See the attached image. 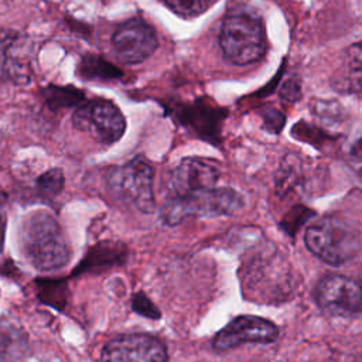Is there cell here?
<instances>
[{
  "instance_id": "5bb4252c",
  "label": "cell",
  "mask_w": 362,
  "mask_h": 362,
  "mask_svg": "<svg viewBox=\"0 0 362 362\" xmlns=\"http://www.w3.org/2000/svg\"><path fill=\"white\" fill-rule=\"evenodd\" d=\"M123 256V250L120 246L109 242L99 243L98 246L92 247L89 253L85 256L83 262L75 270V273H85V272H96L103 270L115 263L119 262V257Z\"/></svg>"
},
{
  "instance_id": "52a82bcc",
  "label": "cell",
  "mask_w": 362,
  "mask_h": 362,
  "mask_svg": "<svg viewBox=\"0 0 362 362\" xmlns=\"http://www.w3.org/2000/svg\"><path fill=\"white\" fill-rule=\"evenodd\" d=\"M219 170L208 160L184 158L170 174L164 199H182L216 187Z\"/></svg>"
},
{
  "instance_id": "3957f363",
  "label": "cell",
  "mask_w": 362,
  "mask_h": 362,
  "mask_svg": "<svg viewBox=\"0 0 362 362\" xmlns=\"http://www.w3.org/2000/svg\"><path fill=\"white\" fill-rule=\"evenodd\" d=\"M304 242L314 256L332 266L348 262L361 247L356 230L345 221L334 216H325L311 223L305 229Z\"/></svg>"
},
{
  "instance_id": "9c48e42d",
  "label": "cell",
  "mask_w": 362,
  "mask_h": 362,
  "mask_svg": "<svg viewBox=\"0 0 362 362\" xmlns=\"http://www.w3.org/2000/svg\"><path fill=\"white\" fill-rule=\"evenodd\" d=\"M277 337L279 329L269 320L256 315H240L233 318L214 337L212 346L218 352H225L247 342L270 344Z\"/></svg>"
},
{
  "instance_id": "5b68a950",
  "label": "cell",
  "mask_w": 362,
  "mask_h": 362,
  "mask_svg": "<svg viewBox=\"0 0 362 362\" xmlns=\"http://www.w3.org/2000/svg\"><path fill=\"white\" fill-rule=\"evenodd\" d=\"M107 185L112 194L124 204L144 214L153 212V168L143 158H133L113 168L107 175Z\"/></svg>"
},
{
  "instance_id": "ac0fdd59",
  "label": "cell",
  "mask_w": 362,
  "mask_h": 362,
  "mask_svg": "<svg viewBox=\"0 0 362 362\" xmlns=\"http://www.w3.org/2000/svg\"><path fill=\"white\" fill-rule=\"evenodd\" d=\"M37 184H38V189L45 197H55L64 188V174L59 168H52V170L44 173L38 178Z\"/></svg>"
},
{
  "instance_id": "4fadbf2b",
  "label": "cell",
  "mask_w": 362,
  "mask_h": 362,
  "mask_svg": "<svg viewBox=\"0 0 362 362\" xmlns=\"http://www.w3.org/2000/svg\"><path fill=\"white\" fill-rule=\"evenodd\" d=\"M337 85L345 92L362 93V42L352 44L345 49Z\"/></svg>"
},
{
  "instance_id": "44dd1931",
  "label": "cell",
  "mask_w": 362,
  "mask_h": 362,
  "mask_svg": "<svg viewBox=\"0 0 362 362\" xmlns=\"http://www.w3.org/2000/svg\"><path fill=\"white\" fill-rule=\"evenodd\" d=\"M4 226H6V218H4V212L0 208V249L3 246V239H4Z\"/></svg>"
},
{
  "instance_id": "e0dca14e",
  "label": "cell",
  "mask_w": 362,
  "mask_h": 362,
  "mask_svg": "<svg viewBox=\"0 0 362 362\" xmlns=\"http://www.w3.org/2000/svg\"><path fill=\"white\" fill-rule=\"evenodd\" d=\"M44 95L47 98V102L52 107H61V106H69L76 102H81L82 93L74 88H49L44 89Z\"/></svg>"
},
{
  "instance_id": "7402d4cb",
  "label": "cell",
  "mask_w": 362,
  "mask_h": 362,
  "mask_svg": "<svg viewBox=\"0 0 362 362\" xmlns=\"http://www.w3.org/2000/svg\"><path fill=\"white\" fill-rule=\"evenodd\" d=\"M359 283H361V286H362V277H361V280H359ZM362 313V311H361Z\"/></svg>"
},
{
  "instance_id": "ffe728a7",
  "label": "cell",
  "mask_w": 362,
  "mask_h": 362,
  "mask_svg": "<svg viewBox=\"0 0 362 362\" xmlns=\"http://www.w3.org/2000/svg\"><path fill=\"white\" fill-rule=\"evenodd\" d=\"M8 45H11L10 41H8V37L0 31V69H1L3 65H4Z\"/></svg>"
},
{
  "instance_id": "277c9868",
  "label": "cell",
  "mask_w": 362,
  "mask_h": 362,
  "mask_svg": "<svg viewBox=\"0 0 362 362\" xmlns=\"http://www.w3.org/2000/svg\"><path fill=\"white\" fill-rule=\"evenodd\" d=\"M243 206V198L232 188H209L182 199H164L161 218L170 226L192 215H232Z\"/></svg>"
},
{
  "instance_id": "6da1fadb",
  "label": "cell",
  "mask_w": 362,
  "mask_h": 362,
  "mask_svg": "<svg viewBox=\"0 0 362 362\" xmlns=\"http://www.w3.org/2000/svg\"><path fill=\"white\" fill-rule=\"evenodd\" d=\"M20 246L25 260L40 272L62 269L71 257L61 225L45 211H35L25 216L20 230Z\"/></svg>"
},
{
  "instance_id": "8fae6325",
  "label": "cell",
  "mask_w": 362,
  "mask_h": 362,
  "mask_svg": "<svg viewBox=\"0 0 362 362\" xmlns=\"http://www.w3.org/2000/svg\"><path fill=\"white\" fill-rule=\"evenodd\" d=\"M102 362H167V349L156 337L126 334L105 346Z\"/></svg>"
},
{
  "instance_id": "7c38bea8",
  "label": "cell",
  "mask_w": 362,
  "mask_h": 362,
  "mask_svg": "<svg viewBox=\"0 0 362 362\" xmlns=\"http://www.w3.org/2000/svg\"><path fill=\"white\" fill-rule=\"evenodd\" d=\"M30 344L23 328L8 318H0V362H24Z\"/></svg>"
},
{
  "instance_id": "ba28073f",
  "label": "cell",
  "mask_w": 362,
  "mask_h": 362,
  "mask_svg": "<svg viewBox=\"0 0 362 362\" xmlns=\"http://www.w3.org/2000/svg\"><path fill=\"white\" fill-rule=\"evenodd\" d=\"M318 305L332 315H349L362 311V286L359 280L329 274L317 286Z\"/></svg>"
},
{
  "instance_id": "2e32d148",
  "label": "cell",
  "mask_w": 362,
  "mask_h": 362,
  "mask_svg": "<svg viewBox=\"0 0 362 362\" xmlns=\"http://www.w3.org/2000/svg\"><path fill=\"white\" fill-rule=\"evenodd\" d=\"M165 4L178 16L191 18L202 14L211 4V0H164Z\"/></svg>"
},
{
  "instance_id": "8992f818",
  "label": "cell",
  "mask_w": 362,
  "mask_h": 362,
  "mask_svg": "<svg viewBox=\"0 0 362 362\" xmlns=\"http://www.w3.org/2000/svg\"><path fill=\"white\" fill-rule=\"evenodd\" d=\"M72 120L76 129L105 144L117 141L126 129V120L119 107L102 99L81 103Z\"/></svg>"
},
{
  "instance_id": "d6986e66",
  "label": "cell",
  "mask_w": 362,
  "mask_h": 362,
  "mask_svg": "<svg viewBox=\"0 0 362 362\" xmlns=\"http://www.w3.org/2000/svg\"><path fill=\"white\" fill-rule=\"evenodd\" d=\"M133 308L137 311V313H140V314H143V315H146V317H150V318H157L160 314H158V311H157V308L150 303V300L144 296V294H141V293H139V294H136L134 297H133Z\"/></svg>"
},
{
  "instance_id": "9a60e30c",
  "label": "cell",
  "mask_w": 362,
  "mask_h": 362,
  "mask_svg": "<svg viewBox=\"0 0 362 362\" xmlns=\"http://www.w3.org/2000/svg\"><path fill=\"white\" fill-rule=\"evenodd\" d=\"M79 74L88 79H109L120 75L113 65L98 55H86L79 65Z\"/></svg>"
},
{
  "instance_id": "30bf717a",
  "label": "cell",
  "mask_w": 362,
  "mask_h": 362,
  "mask_svg": "<svg viewBox=\"0 0 362 362\" xmlns=\"http://www.w3.org/2000/svg\"><path fill=\"white\" fill-rule=\"evenodd\" d=\"M113 49L124 64H139L156 51L158 41L151 25L141 18H132L116 28L112 35Z\"/></svg>"
},
{
  "instance_id": "7a4b0ae2",
  "label": "cell",
  "mask_w": 362,
  "mask_h": 362,
  "mask_svg": "<svg viewBox=\"0 0 362 362\" xmlns=\"http://www.w3.org/2000/svg\"><path fill=\"white\" fill-rule=\"evenodd\" d=\"M219 44L223 55L236 65L259 61L267 48L266 31L259 17L249 11H233L222 24Z\"/></svg>"
}]
</instances>
